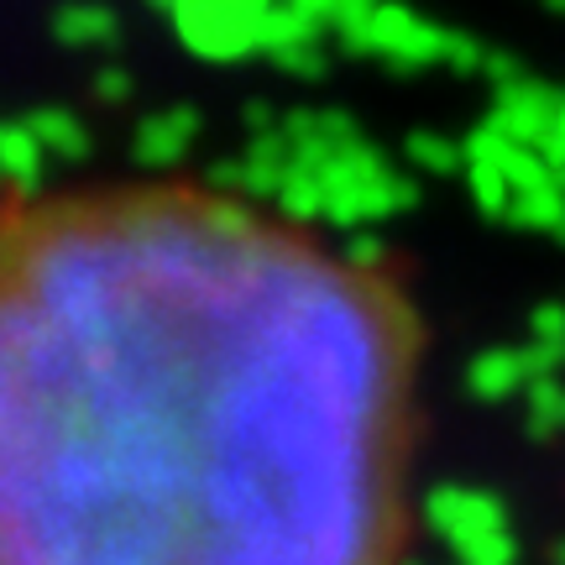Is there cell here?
I'll use <instances>...</instances> for the list:
<instances>
[{"label": "cell", "mask_w": 565, "mask_h": 565, "mask_svg": "<svg viewBox=\"0 0 565 565\" xmlns=\"http://www.w3.org/2000/svg\"><path fill=\"white\" fill-rule=\"evenodd\" d=\"M424 315L246 189H0V565H408Z\"/></svg>", "instance_id": "6da1fadb"}]
</instances>
